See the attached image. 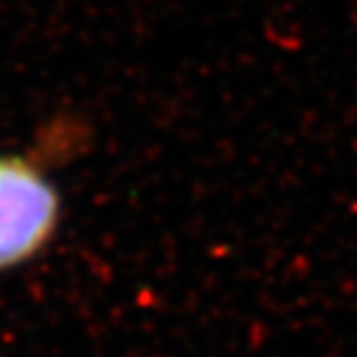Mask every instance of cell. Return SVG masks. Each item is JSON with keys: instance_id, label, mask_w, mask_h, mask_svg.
<instances>
[{"instance_id": "cell-1", "label": "cell", "mask_w": 357, "mask_h": 357, "mask_svg": "<svg viewBox=\"0 0 357 357\" xmlns=\"http://www.w3.org/2000/svg\"><path fill=\"white\" fill-rule=\"evenodd\" d=\"M55 186L20 156H0V271L20 266L57 229Z\"/></svg>"}]
</instances>
